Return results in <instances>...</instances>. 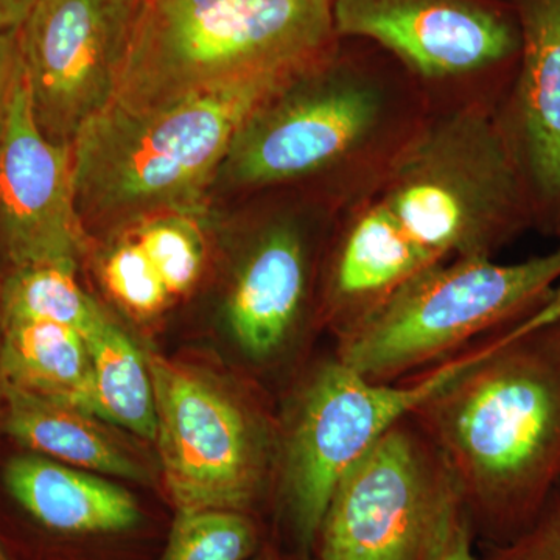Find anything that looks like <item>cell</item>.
<instances>
[{"label": "cell", "instance_id": "1", "mask_svg": "<svg viewBox=\"0 0 560 560\" xmlns=\"http://www.w3.org/2000/svg\"><path fill=\"white\" fill-rule=\"evenodd\" d=\"M341 39L242 125L215 186L241 197L296 191L342 210L371 197L430 117L385 51Z\"/></svg>", "mask_w": 560, "mask_h": 560}, {"label": "cell", "instance_id": "2", "mask_svg": "<svg viewBox=\"0 0 560 560\" xmlns=\"http://www.w3.org/2000/svg\"><path fill=\"white\" fill-rule=\"evenodd\" d=\"M412 419L447 464L470 526L492 544L528 526L560 485V283Z\"/></svg>", "mask_w": 560, "mask_h": 560}, {"label": "cell", "instance_id": "3", "mask_svg": "<svg viewBox=\"0 0 560 560\" xmlns=\"http://www.w3.org/2000/svg\"><path fill=\"white\" fill-rule=\"evenodd\" d=\"M298 75L243 81L162 108L109 103L72 143L84 230L136 226L158 213L198 217L242 125Z\"/></svg>", "mask_w": 560, "mask_h": 560}, {"label": "cell", "instance_id": "4", "mask_svg": "<svg viewBox=\"0 0 560 560\" xmlns=\"http://www.w3.org/2000/svg\"><path fill=\"white\" fill-rule=\"evenodd\" d=\"M340 43L331 0H135L116 105L153 109L272 75Z\"/></svg>", "mask_w": 560, "mask_h": 560}, {"label": "cell", "instance_id": "5", "mask_svg": "<svg viewBox=\"0 0 560 560\" xmlns=\"http://www.w3.org/2000/svg\"><path fill=\"white\" fill-rule=\"evenodd\" d=\"M375 195L440 261L495 257L533 230L525 184L490 110L430 116Z\"/></svg>", "mask_w": 560, "mask_h": 560}, {"label": "cell", "instance_id": "6", "mask_svg": "<svg viewBox=\"0 0 560 560\" xmlns=\"http://www.w3.org/2000/svg\"><path fill=\"white\" fill-rule=\"evenodd\" d=\"M510 324L399 381H368L335 355L307 372L279 425L275 482L287 528L304 559L315 548L341 475L386 431L412 418L434 394L489 355Z\"/></svg>", "mask_w": 560, "mask_h": 560}, {"label": "cell", "instance_id": "7", "mask_svg": "<svg viewBox=\"0 0 560 560\" xmlns=\"http://www.w3.org/2000/svg\"><path fill=\"white\" fill-rule=\"evenodd\" d=\"M560 283V245L515 264L463 257L433 265L334 355L371 382H394L455 355L539 307Z\"/></svg>", "mask_w": 560, "mask_h": 560}, {"label": "cell", "instance_id": "8", "mask_svg": "<svg viewBox=\"0 0 560 560\" xmlns=\"http://www.w3.org/2000/svg\"><path fill=\"white\" fill-rule=\"evenodd\" d=\"M156 397V442L176 512L248 514L276 482L279 427L238 385L147 355Z\"/></svg>", "mask_w": 560, "mask_h": 560}, {"label": "cell", "instance_id": "9", "mask_svg": "<svg viewBox=\"0 0 560 560\" xmlns=\"http://www.w3.org/2000/svg\"><path fill=\"white\" fill-rule=\"evenodd\" d=\"M341 39L370 43L415 81L430 116L490 110L506 94L521 28L506 0H331Z\"/></svg>", "mask_w": 560, "mask_h": 560}, {"label": "cell", "instance_id": "10", "mask_svg": "<svg viewBox=\"0 0 560 560\" xmlns=\"http://www.w3.org/2000/svg\"><path fill=\"white\" fill-rule=\"evenodd\" d=\"M466 518L447 464L408 418L335 485L316 560H433Z\"/></svg>", "mask_w": 560, "mask_h": 560}, {"label": "cell", "instance_id": "11", "mask_svg": "<svg viewBox=\"0 0 560 560\" xmlns=\"http://www.w3.org/2000/svg\"><path fill=\"white\" fill-rule=\"evenodd\" d=\"M246 220L224 300V323L256 366L278 363L308 324H319L324 253L341 210L296 191H268Z\"/></svg>", "mask_w": 560, "mask_h": 560}, {"label": "cell", "instance_id": "12", "mask_svg": "<svg viewBox=\"0 0 560 560\" xmlns=\"http://www.w3.org/2000/svg\"><path fill=\"white\" fill-rule=\"evenodd\" d=\"M135 0H38L20 46L33 116L51 142L72 147L116 95Z\"/></svg>", "mask_w": 560, "mask_h": 560}, {"label": "cell", "instance_id": "13", "mask_svg": "<svg viewBox=\"0 0 560 560\" xmlns=\"http://www.w3.org/2000/svg\"><path fill=\"white\" fill-rule=\"evenodd\" d=\"M86 243L72 147L40 131L22 70L0 128V250L11 270L33 265L77 270Z\"/></svg>", "mask_w": 560, "mask_h": 560}, {"label": "cell", "instance_id": "14", "mask_svg": "<svg viewBox=\"0 0 560 560\" xmlns=\"http://www.w3.org/2000/svg\"><path fill=\"white\" fill-rule=\"evenodd\" d=\"M521 55L493 110L533 213V230L560 237V0H506Z\"/></svg>", "mask_w": 560, "mask_h": 560}, {"label": "cell", "instance_id": "15", "mask_svg": "<svg viewBox=\"0 0 560 560\" xmlns=\"http://www.w3.org/2000/svg\"><path fill=\"white\" fill-rule=\"evenodd\" d=\"M441 264L412 241L377 195L348 206L320 268L319 318L335 340L381 313L411 280Z\"/></svg>", "mask_w": 560, "mask_h": 560}, {"label": "cell", "instance_id": "16", "mask_svg": "<svg viewBox=\"0 0 560 560\" xmlns=\"http://www.w3.org/2000/svg\"><path fill=\"white\" fill-rule=\"evenodd\" d=\"M3 482L22 510L57 533H119L142 517L127 489L36 453L9 459Z\"/></svg>", "mask_w": 560, "mask_h": 560}, {"label": "cell", "instance_id": "17", "mask_svg": "<svg viewBox=\"0 0 560 560\" xmlns=\"http://www.w3.org/2000/svg\"><path fill=\"white\" fill-rule=\"evenodd\" d=\"M0 404L2 430L32 453L94 474L150 480L145 466L90 412L5 385Z\"/></svg>", "mask_w": 560, "mask_h": 560}, {"label": "cell", "instance_id": "18", "mask_svg": "<svg viewBox=\"0 0 560 560\" xmlns=\"http://www.w3.org/2000/svg\"><path fill=\"white\" fill-rule=\"evenodd\" d=\"M0 385L94 415L92 366L80 331L47 320L0 323Z\"/></svg>", "mask_w": 560, "mask_h": 560}, {"label": "cell", "instance_id": "19", "mask_svg": "<svg viewBox=\"0 0 560 560\" xmlns=\"http://www.w3.org/2000/svg\"><path fill=\"white\" fill-rule=\"evenodd\" d=\"M84 340L91 357L95 418L143 440H156V397L149 359L108 313Z\"/></svg>", "mask_w": 560, "mask_h": 560}, {"label": "cell", "instance_id": "20", "mask_svg": "<svg viewBox=\"0 0 560 560\" xmlns=\"http://www.w3.org/2000/svg\"><path fill=\"white\" fill-rule=\"evenodd\" d=\"M106 312L75 279V270L58 265L13 268L0 285V323L47 320L80 331L83 337Z\"/></svg>", "mask_w": 560, "mask_h": 560}, {"label": "cell", "instance_id": "21", "mask_svg": "<svg viewBox=\"0 0 560 560\" xmlns=\"http://www.w3.org/2000/svg\"><path fill=\"white\" fill-rule=\"evenodd\" d=\"M259 530L245 512H176L161 560H249Z\"/></svg>", "mask_w": 560, "mask_h": 560}, {"label": "cell", "instance_id": "22", "mask_svg": "<svg viewBox=\"0 0 560 560\" xmlns=\"http://www.w3.org/2000/svg\"><path fill=\"white\" fill-rule=\"evenodd\" d=\"M132 237L147 256L171 296L189 293L205 265V242L197 217L187 213H158L140 221Z\"/></svg>", "mask_w": 560, "mask_h": 560}, {"label": "cell", "instance_id": "23", "mask_svg": "<svg viewBox=\"0 0 560 560\" xmlns=\"http://www.w3.org/2000/svg\"><path fill=\"white\" fill-rule=\"evenodd\" d=\"M103 279L110 294L138 316L156 315L172 298L135 237L125 238L110 249L103 265Z\"/></svg>", "mask_w": 560, "mask_h": 560}, {"label": "cell", "instance_id": "24", "mask_svg": "<svg viewBox=\"0 0 560 560\" xmlns=\"http://www.w3.org/2000/svg\"><path fill=\"white\" fill-rule=\"evenodd\" d=\"M485 560H560V485L512 539L492 544Z\"/></svg>", "mask_w": 560, "mask_h": 560}, {"label": "cell", "instance_id": "25", "mask_svg": "<svg viewBox=\"0 0 560 560\" xmlns=\"http://www.w3.org/2000/svg\"><path fill=\"white\" fill-rule=\"evenodd\" d=\"M24 62H22L20 33H0V128L9 113L14 88L21 79Z\"/></svg>", "mask_w": 560, "mask_h": 560}, {"label": "cell", "instance_id": "26", "mask_svg": "<svg viewBox=\"0 0 560 560\" xmlns=\"http://www.w3.org/2000/svg\"><path fill=\"white\" fill-rule=\"evenodd\" d=\"M471 537L474 536H471L470 522L466 518L456 526L433 560H481L471 548Z\"/></svg>", "mask_w": 560, "mask_h": 560}, {"label": "cell", "instance_id": "27", "mask_svg": "<svg viewBox=\"0 0 560 560\" xmlns=\"http://www.w3.org/2000/svg\"><path fill=\"white\" fill-rule=\"evenodd\" d=\"M38 0H0V33L20 31Z\"/></svg>", "mask_w": 560, "mask_h": 560}, {"label": "cell", "instance_id": "28", "mask_svg": "<svg viewBox=\"0 0 560 560\" xmlns=\"http://www.w3.org/2000/svg\"><path fill=\"white\" fill-rule=\"evenodd\" d=\"M250 560H279L276 552L272 550H264L259 555L254 556Z\"/></svg>", "mask_w": 560, "mask_h": 560}, {"label": "cell", "instance_id": "29", "mask_svg": "<svg viewBox=\"0 0 560 560\" xmlns=\"http://www.w3.org/2000/svg\"><path fill=\"white\" fill-rule=\"evenodd\" d=\"M0 560H10L7 558L5 551L2 550V547H0Z\"/></svg>", "mask_w": 560, "mask_h": 560}, {"label": "cell", "instance_id": "30", "mask_svg": "<svg viewBox=\"0 0 560 560\" xmlns=\"http://www.w3.org/2000/svg\"><path fill=\"white\" fill-rule=\"evenodd\" d=\"M302 560H308V559H302Z\"/></svg>", "mask_w": 560, "mask_h": 560}]
</instances>
